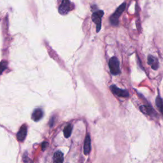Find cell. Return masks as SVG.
<instances>
[{"mask_svg":"<svg viewBox=\"0 0 163 163\" xmlns=\"http://www.w3.org/2000/svg\"><path fill=\"white\" fill-rule=\"evenodd\" d=\"M110 89L111 92L115 95L121 98H128L129 96V94L126 90H124L117 87L115 85H112L110 86Z\"/></svg>","mask_w":163,"mask_h":163,"instance_id":"5","label":"cell"},{"mask_svg":"<svg viewBox=\"0 0 163 163\" xmlns=\"http://www.w3.org/2000/svg\"><path fill=\"white\" fill-rule=\"evenodd\" d=\"M74 7L70 0H63L59 7V12L61 15H66L74 9Z\"/></svg>","mask_w":163,"mask_h":163,"instance_id":"4","label":"cell"},{"mask_svg":"<svg viewBox=\"0 0 163 163\" xmlns=\"http://www.w3.org/2000/svg\"><path fill=\"white\" fill-rule=\"evenodd\" d=\"M43 115V111L41 108H36L34 110L32 114V119L35 121L38 122L40 121Z\"/></svg>","mask_w":163,"mask_h":163,"instance_id":"10","label":"cell"},{"mask_svg":"<svg viewBox=\"0 0 163 163\" xmlns=\"http://www.w3.org/2000/svg\"><path fill=\"white\" fill-rule=\"evenodd\" d=\"M155 103L157 108H159V111L161 112V114L163 115V100L162 99L158 96L155 99Z\"/></svg>","mask_w":163,"mask_h":163,"instance_id":"13","label":"cell"},{"mask_svg":"<svg viewBox=\"0 0 163 163\" xmlns=\"http://www.w3.org/2000/svg\"><path fill=\"white\" fill-rule=\"evenodd\" d=\"M22 158H23V161L24 163H33V161L29 157H28L27 152H25Z\"/></svg>","mask_w":163,"mask_h":163,"instance_id":"15","label":"cell"},{"mask_svg":"<svg viewBox=\"0 0 163 163\" xmlns=\"http://www.w3.org/2000/svg\"><path fill=\"white\" fill-rule=\"evenodd\" d=\"M148 64L154 70H157L159 68L158 59L152 55H149L148 56Z\"/></svg>","mask_w":163,"mask_h":163,"instance_id":"8","label":"cell"},{"mask_svg":"<svg viewBox=\"0 0 163 163\" xmlns=\"http://www.w3.org/2000/svg\"><path fill=\"white\" fill-rule=\"evenodd\" d=\"M7 66V63L6 61H2L0 63V75H1L2 73L6 70Z\"/></svg>","mask_w":163,"mask_h":163,"instance_id":"14","label":"cell"},{"mask_svg":"<svg viewBox=\"0 0 163 163\" xmlns=\"http://www.w3.org/2000/svg\"><path fill=\"white\" fill-rule=\"evenodd\" d=\"M126 7V3H122L120 6L117 8L115 12L112 14L110 17V21L111 25L113 26H118L119 23V18L120 16L122 15L124 11L125 10Z\"/></svg>","mask_w":163,"mask_h":163,"instance_id":"1","label":"cell"},{"mask_svg":"<svg viewBox=\"0 0 163 163\" xmlns=\"http://www.w3.org/2000/svg\"><path fill=\"white\" fill-rule=\"evenodd\" d=\"M104 15V12L103 10H98L94 12L92 15V20L96 26V32L98 33L102 28V19Z\"/></svg>","mask_w":163,"mask_h":163,"instance_id":"3","label":"cell"},{"mask_svg":"<svg viewBox=\"0 0 163 163\" xmlns=\"http://www.w3.org/2000/svg\"><path fill=\"white\" fill-rule=\"evenodd\" d=\"M72 129H73V126L71 124H68V126H66L64 127V130H63V133H64V135L65 138H68L71 136Z\"/></svg>","mask_w":163,"mask_h":163,"instance_id":"12","label":"cell"},{"mask_svg":"<svg viewBox=\"0 0 163 163\" xmlns=\"http://www.w3.org/2000/svg\"><path fill=\"white\" fill-rule=\"evenodd\" d=\"M108 66L111 74L118 75L121 74L119 61L116 57H112L108 61Z\"/></svg>","mask_w":163,"mask_h":163,"instance_id":"2","label":"cell"},{"mask_svg":"<svg viewBox=\"0 0 163 163\" xmlns=\"http://www.w3.org/2000/svg\"><path fill=\"white\" fill-rule=\"evenodd\" d=\"M27 126L26 124H23L20 127L19 131L17 134V139L19 142H23L27 136Z\"/></svg>","mask_w":163,"mask_h":163,"instance_id":"6","label":"cell"},{"mask_svg":"<svg viewBox=\"0 0 163 163\" xmlns=\"http://www.w3.org/2000/svg\"><path fill=\"white\" fill-rule=\"evenodd\" d=\"M54 163H63L64 161V155L61 151L55 152L54 154Z\"/></svg>","mask_w":163,"mask_h":163,"instance_id":"11","label":"cell"},{"mask_svg":"<svg viewBox=\"0 0 163 163\" xmlns=\"http://www.w3.org/2000/svg\"><path fill=\"white\" fill-rule=\"evenodd\" d=\"M139 109L142 111V112H143L145 114H147L149 115H152L155 114L154 110L150 105H142L139 107Z\"/></svg>","mask_w":163,"mask_h":163,"instance_id":"9","label":"cell"},{"mask_svg":"<svg viewBox=\"0 0 163 163\" xmlns=\"http://www.w3.org/2000/svg\"><path fill=\"white\" fill-rule=\"evenodd\" d=\"M91 150V139L89 134L86 135L83 145V153L85 155H88Z\"/></svg>","mask_w":163,"mask_h":163,"instance_id":"7","label":"cell"},{"mask_svg":"<svg viewBox=\"0 0 163 163\" xmlns=\"http://www.w3.org/2000/svg\"><path fill=\"white\" fill-rule=\"evenodd\" d=\"M48 146H49V143H48V142H43L42 144V150L44 151L45 150V149L47 148Z\"/></svg>","mask_w":163,"mask_h":163,"instance_id":"16","label":"cell"},{"mask_svg":"<svg viewBox=\"0 0 163 163\" xmlns=\"http://www.w3.org/2000/svg\"><path fill=\"white\" fill-rule=\"evenodd\" d=\"M50 127H52L53 126V123H54V117L52 118V121L50 120Z\"/></svg>","mask_w":163,"mask_h":163,"instance_id":"17","label":"cell"}]
</instances>
